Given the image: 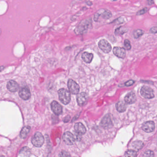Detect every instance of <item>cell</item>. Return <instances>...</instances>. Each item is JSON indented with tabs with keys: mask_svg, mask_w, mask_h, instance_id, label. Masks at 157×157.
Listing matches in <instances>:
<instances>
[{
	"mask_svg": "<svg viewBox=\"0 0 157 157\" xmlns=\"http://www.w3.org/2000/svg\"><path fill=\"white\" fill-rule=\"evenodd\" d=\"M144 34V31L140 29H137L133 32V36L134 38L137 39L142 37Z\"/></svg>",
	"mask_w": 157,
	"mask_h": 157,
	"instance_id": "24",
	"label": "cell"
},
{
	"mask_svg": "<svg viewBox=\"0 0 157 157\" xmlns=\"http://www.w3.org/2000/svg\"><path fill=\"white\" fill-rule=\"evenodd\" d=\"M51 106L52 110L55 114H56L57 115H59L62 113V106H61L57 101L55 100L53 101L51 104Z\"/></svg>",
	"mask_w": 157,
	"mask_h": 157,
	"instance_id": "12",
	"label": "cell"
},
{
	"mask_svg": "<svg viewBox=\"0 0 157 157\" xmlns=\"http://www.w3.org/2000/svg\"><path fill=\"white\" fill-rule=\"evenodd\" d=\"M142 128L145 132L147 133H151L154 131L155 129V124L154 122H146L143 124Z\"/></svg>",
	"mask_w": 157,
	"mask_h": 157,
	"instance_id": "13",
	"label": "cell"
},
{
	"mask_svg": "<svg viewBox=\"0 0 157 157\" xmlns=\"http://www.w3.org/2000/svg\"><path fill=\"white\" fill-rule=\"evenodd\" d=\"M100 49L105 53H108L112 50V46L107 41L102 39L98 43Z\"/></svg>",
	"mask_w": 157,
	"mask_h": 157,
	"instance_id": "7",
	"label": "cell"
},
{
	"mask_svg": "<svg viewBox=\"0 0 157 157\" xmlns=\"http://www.w3.org/2000/svg\"><path fill=\"white\" fill-rule=\"evenodd\" d=\"M19 95L24 100H28L31 96L30 91L27 87H23L19 91Z\"/></svg>",
	"mask_w": 157,
	"mask_h": 157,
	"instance_id": "14",
	"label": "cell"
},
{
	"mask_svg": "<svg viewBox=\"0 0 157 157\" xmlns=\"http://www.w3.org/2000/svg\"><path fill=\"white\" fill-rule=\"evenodd\" d=\"M31 142L34 146L41 147L44 143V137L40 132H37L32 137Z\"/></svg>",
	"mask_w": 157,
	"mask_h": 157,
	"instance_id": "5",
	"label": "cell"
},
{
	"mask_svg": "<svg viewBox=\"0 0 157 157\" xmlns=\"http://www.w3.org/2000/svg\"><path fill=\"white\" fill-rule=\"evenodd\" d=\"M150 32L152 33L155 34L157 33V27H153L150 30Z\"/></svg>",
	"mask_w": 157,
	"mask_h": 157,
	"instance_id": "31",
	"label": "cell"
},
{
	"mask_svg": "<svg viewBox=\"0 0 157 157\" xmlns=\"http://www.w3.org/2000/svg\"><path fill=\"white\" fill-rule=\"evenodd\" d=\"M132 146L136 150H140L143 147L144 143L140 140H136L133 143Z\"/></svg>",
	"mask_w": 157,
	"mask_h": 157,
	"instance_id": "22",
	"label": "cell"
},
{
	"mask_svg": "<svg viewBox=\"0 0 157 157\" xmlns=\"http://www.w3.org/2000/svg\"><path fill=\"white\" fill-rule=\"evenodd\" d=\"M148 2L149 5H152V4L154 3V1H148Z\"/></svg>",
	"mask_w": 157,
	"mask_h": 157,
	"instance_id": "32",
	"label": "cell"
},
{
	"mask_svg": "<svg viewBox=\"0 0 157 157\" xmlns=\"http://www.w3.org/2000/svg\"><path fill=\"white\" fill-rule=\"evenodd\" d=\"M100 125L106 129L111 128L113 126L112 118L109 114H107L103 118L100 123Z\"/></svg>",
	"mask_w": 157,
	"mask_h": 157,
	"instance_id": "8",
	"label": "cell"
},
{
	"mask_svg": "<svg viewBox=\"0 0 157 157\" xmlns=\"http://www.w3.org/2000/svg\"><path fill=\"white\" fill-rule=\"evenodd\" d=\"M7 88L10 91L15 92L18 90L19 88V85L16 81L10 80L7 82Z\"/></svg>",
	"mask_w": 157,
	"mask_h": 157,
	"instance_id": "17",
	"label": "cell"
},
{
	"mask_svg": "<svg viewBox=\"0 0 157 157\" xmlns=\"http://www.w3.org/2000/svg\"><path fill=\"white\" fill-rule=\"evenodd\" d=\"M116 107L117 111L119 112H123L126 111L127 106L126 103L122 101H119L116 104Z\"/></svg>",
	"mask_w": 157,
	"mask_h": 157,
	"instance_id": "18",
	"label": "cell"
},
{
	"mask_svg": "<svg viewBox=\"0 0 157 157\" xmlns=\"http://www.w3.org/2000/svg\"><path fill=\"white\" fill-rule=\"evenodd\" d=\"M135 82V81L133 80H130L126 82L125 83V86L127 87H130V86L133 85L134 83Z\"/></svg>",
	"mask_w": 157,
	"mask_h": 157,
	"instance_id": "30",
	"label": "cell"
},
{
	"mask_svg": "<svg viewBox=\"0 0 157 157\" xmlns=\"http://www.w3.org/2000/svg\"><path fill=\"white\" fill-rule=\"evenodd\" d=\"M59 98L60 101L65 105L68 104L71 100L70 93L65 88H61L58 91Z\"/></svg>",
	"mask_w": 157,
	"mask_h": 157,
	"instance_id": "1",
	"label": "cell"
},
{
	"mask_svg": "<svg viewBox=\"0 0 157 157\" xmlns=\"http://www.w3.org/2000/svg\"><path fill=\"white\" fill-rule=\"evenodd\" d=\"M30 130H31V127L30 126H27L24 127L20 132V137L23 139L26 138L27 134L30 132Z\"/></svg>",
	"mask_w": 157,
	"mask_h": 157,
	"instance_id": "21",
	"label": "cell"
},
{
	"mask_svg": "<svg viewBox=\"0 0 157 157\" xmlns=\"http://www.w3.org/2000/svg\"><path fill=\"white\" fill-rule=\"evenodd\" d=\"M74 128H75V132H76L78 134L81 136L84 134L86 131L85 126L83 125V124L81 123H77L75 124Z\"/></svg>",
	"mask_w": 157,
	"mask_h": 157,
	"instance_id": "16",
	"label": "cell"
},
{
	"mask_svg": "<svg viewBox=\"0 0 157 157\" xmlns=\"http://www.w3.org/2000/svg\"><path fill=\"white\" fill-rule=\"evenodd\" d=\"M112 16V13L110 11L108 10L102 9L99 10L94 14V20L96 22L98 21L100 17H102L103 19H108L111 18Z\"/></svg>",
	"mask_w": 157,
	"mask_h": 157,
	"instance_id": "3",
	"label": "cell"
},
{
	"mask_svg": "<svg viewBox=\"0 0 157 157\" xmlns=\"http://www.w3.org/2000/svg\"><path fill=\"white\" fill-rule=\"evenodd\" d=\"M88 99V95L87 93L82 92L78 94L77 97V103L79 106H83L87 103Z\"/></svg>",
	"mask_w": 157,
	"mask_h": 157,
	"instance_id": "10",
	"label": "cell"
},
{
	"mask_svg": "<svg viewBox=\"0 0 157 157\" xmlns=\"http://www.w3.org/2000/svg\"><path fill=\"white\" fill-rule=\"evenodd\" d=\"M140 94L146 99H151L154 97L153 89L147 86H143L140 90Z\"/></svg>",
	"mask_w": 157,
	"mask_h": 157,
	"instance_id": "4",
	"label": "cell"
},
{
	"mask_svg": "<svg viewBox=\"0 0 157 157\" xmlns=\"http://www.w3.org/2000/svg\"><path fill=\"white\" fill-rule=\"evenodd\" d=\"M148 10V8L145 7V8L142 9L140 10L139 11H138L137 12V15H143V14H145V13H146Z\"/></svg>",
	"mask_w": 157,
	"mask_h": 157,
	"instance_id": "29",
	"label": "cell"
},
{
	"mask_svg": "<svg viewBox=\"0 0 157 157\" xmlns=\"http://www.w3.org/2000/svg\"><path fill=\"white\" fill-rule=\"evenodd\" d=\"M137 155V152L133 150H128L125 153L126 157H136Z\"/></svg>",
	"mask_w": 157,
	"mask_h": 157,
	"instance_id": "25",
	"label": "cell"
},
{
	"mask_svg": "<svg viewBox=\"0 0 157 157\" xmlns=\"http://www.w3.org/2000/svg\"><path fill=\"white\" fill-rule=\"evenodd\" d=\"M63 140L66 144L71 145L75 142V138L73 134L70 132H66L63 134Z\"/></svg>",
	"mask_w": 157,
	"mask_h": 157,
	"instance_id": "9",
	"label": "cell"
},
{
	"mask_svg": "<svg viewBox=\"0 0 157 157\" xmlns=\"http://www.w3.org/2000/svg\"><path fill=\"white\" fill-rule=\"evenodd\" d=\"M113 53L115 56L119 58H125L126 56V51L124 48H121L119 47H115L113 49Z\"/></svg>",
	"mask_w": 157,
	"mask_h": 157,
	"instance_id": "11",
	"label": "cell"
},
{
	"mask_svg": "<svg viewBox=\"0 0 157 157\" xmlns=\"http://www.w3.org/2000/svg\"><path fill=\"white\" fill-rule=\"evenodd\" d=\"M60 157H71L69 152L66 151H62L60 153Z\"/></svg>",
	"mask_w": 157,
	"mask_h": 157,
	"instance_id": "28",
	"label": "cell"
},
{
	"mask_svg": "<svg viewBox=\"0 0 157 157\" xmlns=\"http://www.w3.org/2000/svg\"><path fill=\"white\" fill-rule=\"evenodd\" d=\"M154 152L151 150H148L144 152L143 157H154Z\"/></svg>",
	"mask_w": 157,
	"mask_h": 157,
	"instance_id": "26",
	"label": "cell"
},
{
	"mask_svg": "<svg viewBox=\"0 0 157 157\" xmlns=\"http://www.w3.org/2000/svg\"><path fill=\"white\" fill-rule=\"evenodd\" d=\"M91 25V22L89 20H83L81 22L78 26H77L75 30L77 34H82L84 33L87 31L89 26Z\"/></svg>",
	"mask_w": 157,
	"mask_h": 157,
	"instance_id": "2",
	"label": "cell"
},
{
	"mask_svg": "<svg viewBox=\"0 0 157 157\" xmlns=\"http://www.w3.org/2000/svg\"><path fill=\"white\" fill-rule=\"evenodd\" d=\"M128 32V29L127 28L124 26H120L119 27L116 29L115 31V34L118 36H121L122 35L125 34L126 32Z\"/></svg>",
	"mask_w": 157,
	"mask_h": 157,
	"instance_id": "20",
	"label": "cell"
},
{
	"mask_svg": "<svg viewBox=\"0 0 157 157\" xmlns=\"http://www.w3.org/2000/svg\"><path fill=\"white\" fill-rule=\"evenodd\" d=\"M19 154L23 157H28L30 154V149L27 147H24L20 150Z\"/></svg>",
	"mask_w": 157,
	"mask_h": 157,
	"instance_id": "23",
	"label": "cell"
},
{
	"mask_svg": "<svg viewBox=\"0 0 157 157\" xmlns=\"http://www.w3.org/2000/svg\"><path fill=\"white\" fill-rule=\"evenodd\" d=\"M125 102L128 104H132L136 102V97L133 92H130L128 93L124 98Z\"/></svg>",
	"mask_w": 157,
	"mask_h": 157,
	"instance_id": "15",
	"label": "cell"
},
{
	"mask_svg": "<svg viewBox=\"0 0 157 157\" xmlns=\"http://www.w3.org/2000/svg\"><path fill=\"white\" fill-rule=\"evenodd\" d=\"M82 59L86 63H90L93 60V55L91 53L88 52L83 53L82 54Z\"/></svg>",
	"mask_w": 157,
	"mask_h": 157,
	"instance_id": "19",
	"label": "cell"
},
{
	"mask_svg": "<svg viewBox=\"0 0 157 157\" xmlns=\"http://www.w3.org/2000/svg\"><path fill=\"white\" fill-rule=\"evenodd\" d=\"M124 45L127 50H129L131 49V44L130 43V41L128 40H125L124 42Z\"/></svg>",
	"mask_w": 157,
	"mask_h": 157,
	"instance_id": "27",
	"label": "cell"
},
{
	"mask_svg": "<svg viewBox=\"0 0 157 157\" xmlns=\"http://www.w3.org/2000/svg\"><path fill=\"white\" fill-rule=\"evenodd\" d=\"M68 87L69 91L73 94H77L79 92V86L72 79H69L68 82Z\"/></svg>",
	"mask_w": 157,
	"mask_h": 157,
	"instance_id": "6",
	"label": "cell"
}]
</instances>
